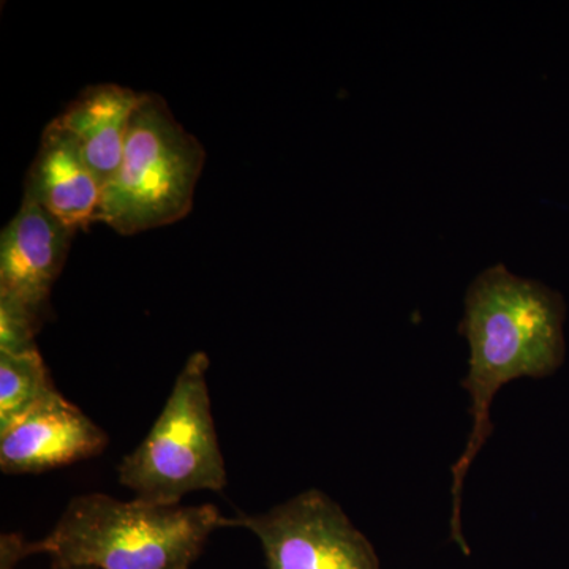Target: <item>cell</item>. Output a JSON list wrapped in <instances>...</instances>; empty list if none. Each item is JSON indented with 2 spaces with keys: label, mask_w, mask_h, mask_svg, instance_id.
Here are the masks:
<instances>
[{
  "label": "cell",
  "mask_w": 569,
  "mask_h": 569,
  "mask_svg": "<svg viewBox=\"0 0 569 569\" xmlns=\"http://www.w3.org/2000/svg\"><path fill=\"white\" fill-rule=\"evenodd\" d=\"M74 233L24 194L20 211L0 238V296L47 316L52 284L66 264Z\"/></svg>",
  "instance_id": "52a82bcc"
},
{
  "label": "cell",
  "mask_w": 569,
  "mask_h": 569,
  "mask_svg": "<svg viewBox=\"0 0 569 569\" xmlns=\"http://www.w3.org/2000/svg\"><path fill=\"white\" fill-rule=\"evenodd\" d=\"M563 296L538 280L512 274L503 263L486 269L467 288L460 336L470 347L462 388L473 418L467 447L452 466L451 539L470 553L462 530L463 482L471 463L492 437L493 397L518 378L552 376L565 361Z\"/></svg>",
  "instance_id": "6da1fadb"
},
{
  "label": "cell",
  "mask_w": 569,
  "mask_h": 569,
  "mask_svg": "<svg viewBox=\"0 0 569 569\" xmlns=\"http://www.w3.org/2000/svg\"><path fill=\"white\" fill-rule=\"evenodd\" d=\"M103 187L59 122L51 121L41 134L24 194L73 231L96 222Z\"/></svg>",
  "instance_id": "ba28073f"
},
{
  "label": "cell",
  "mask_w": 569,
  "mask_h": 569,
  "mask_svg": "<svg viewBox=\"0 0 569 569\" xmlns=\"http://www.w3.org/2000/svg\"><path fill=\"white\" fill-rule=\"evenodd\" d=\"M54 569H89V568H54Z\"/></svg>",
  "instance_id": "7c38bea8"
},
{
  "label": "cell",
  "mask_w": 569,
  "mask_h": 569,
  "mask_svg": "<svg viewBox=\"0 0 569 569\" xmlns=\"http://www.w3.org/2000/svg\"><path fill=\"white\" fill-rule=\"evenodd\" d=\"M223 527L252 531L268 569H381L372 542L340 505L318 489L261 515L224 518Z\"/></svg>",
  "instance_id": "5b68a950"
},
{
  "label": "cell",
  "mask_w": 569,
  "mask_h": 569,
  "mask_svg": "<svg viewBox=\"0 0 569 569\" xmlns=\"http://www.w3.org/2000/svg\"><path fill=\"white\" fill-rule=\"evenodd\" d=\"M142 93L118 84L86 89L56 121L77 141L86 163L102 187L118 171L130 122Z\"/></svg>",
  "instance_id": "9c48e42d"
},
{
  "label": "cell",
  "mask_w": 569,
  "mask_h": 569,
  "mask_svg": "<svg viewBox=\"0 0 569 569\" xmlns=\"http://www.w3.org/2000/svg\"><path fill=\"white\" fill-rule=\"evenodd\" d=\"M58 392L39 350L0 353V432Z\"/></svg>",
  "instance_id": "30bf717a"
},
{
  "label": "cell",
  "mask_w": 569,
  "mask_h": 569,
  "mask_svg": "<svg viewBox=\"0 0 569 569\" xmlns=\"http://www.w3.org/2000/svg\"><path fill=\"white\" fill-rule=\"evenodd\" d=\"M213 505L156 507L104 493L73 498L40 541L2 538V569L47 553L54 568L190 569L209 537L223 527Z\"/></svg>",
  "instance_id": "7a4b0ae2"
},
{
  "label": "cell",
  "mask_w": 569,
  "mask_h": 569,
  "mask_svg": "<svg viewBox=\"0 0 569 569\" xmlns=\"http://www.w3.org/2000/svg\"><path fill=\"white\" fill-rule=\"evenodd\" d=\"M204 160L203 146L176 121L162 97L142 93L96 222L122 236L178 222L192 209Z\"/></svg>",
  "instance_id": "3957f363"
},
{
  "label": "cell",
  "mask_w": 569,
  "mask_h": 569,
  "mask_svg": "<svg viewBox=\"0 0 569 569\" xmlns=\"http://www.w3.org/2000/svg\"><path fill=\"white\" fill-rule=\"evenodd\" d=\"M108 443L102 427L58 391L0 432V470L41 473L96 458Z\"/></svg>",
  "instance_id": "8992f818"
},
{
  "label": "cell",
  "mask_w": 569,
  "mask_h": 569,
  "mask_svg": "<svg viewBox=\"0 0 569 569\" xmlns=\"http://www.w3.org/2000/svg\"><path fill=\"white\" fill-rule=\"evenodd\" d=\"M44 313L9 296H0V353L21 355L37 350L36 336Z\"/></svg>",
  "instance_id": "8fae6325"
},
{
  "label": "cell",
  "mask_w": 569,
  "mask_h": 569,
  "mask_svg": "<svg viewBox=\"0 0 569 569\" xmlns=\"http://www.w3.org/2000/svg\"><path fill=\"white\" fill-rule=\"evenodd\" d=\"M208 369L203 351L187 359L152 429L119 463V482L142 503L178 507L189 493L222 492L227 486L206 381Z\"/></svg>",
  "instance_id": "277c9868"
}]
</instances>
